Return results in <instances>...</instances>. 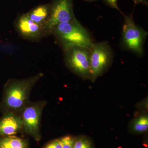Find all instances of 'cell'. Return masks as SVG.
Wrapping results in <instances>:
<instances>
[{"mask_svg":"<svg viewBox=\"0 0 148 148\" xmlns=\"http://www.w3.org/2000/svg\"><path fill=\"white\" fill-rule=\"evenodd\" d=\"M44 76L39 73L26 78L11 79L5 85L2 101L0 104V110L20 114L30 102L29 97L32 88Z\"/></svg>","mask_w":148,"mask_h":148,"instance_id":"1","label":"cell"},{"mask_svg":"<svg viewBox=\"0 0 148 148\" xmlns=\"http://www.w3.org/2000/svg\"><path fill=\"white\" fill-rule=\"evenodd\" d=\"M73 148H94L93 143L87 137L80 136L75 138Z\"/></svg>","mask_w":148,"mask_h":148,"instance_id":"13","label":"cell"},{"mask_svg":"<svg viewBox=\"0 0 148 148\" xmlns=\"http://www.w3.org/2000/svg\"><path fill=\"white\" fill-rule=\"evenodd\" d=\"M14 26L18 34L24 40L38 42L45 37L43 26L33 21L26 13L16 18Z\"/></svg>","mask_w":148,"mask_h":148,"instance_id":"8","label":"cell"},{"mask_svg":"<svg viewBox=\"0 0 148 148\" xmlns=\"http://www.w3.org/2000/svg\"><path fill=\"white\" fill-rule=\"evenodd\" d=\"M132 1H134L135 4H141L148 6L147 0H132Z\"/></svg>","mask_w":148,"mask_h":148,"instance_id":"17","label":"cell"},{"mask_svg":"<svg viewBox=\"0 0 148 148\" xmlns=\"http://www.w3.org/2000/svg\"><path fill=\"white\" fill-rule=\"evenodd\" d=\"M103 1L106 5H108L110 7L117 10L120 12L122 14H123L121 11L120 10L118 6V0H103Z\"/></svg>","mask_w":148,"mask_h":148,"instance_id":"16","label":"cell"},{"mask_svg":"<svg viewBox=\"0 0 148 148\" xmlns=\"http://www.w3.org/2000/svg\"><path fill=\"white\" fill-rule=\"evenodd\" d=\"M84 1H86L88 2H92L94 1H97V0H84Z\"/></svg>","mask_w":148,"mask_h":148,"instance_id":"18","label":"cell"},{"mask_svg":"<svg viewBox=\"0 0 148 148\" xmlns=\"http://www.w3.org/2000/svg\"><path fill=\"white\" fill-rule=\"evenodd\" d=\"M114 53L107 41L94 43L90 48V79L94 82L110 66Z\"/></svg>","mask_w":148,"mask_h":148,"instance_id":"4","label":"cell"},{"mask_svg":"<svg viewBox=\"0 0 148 148\" xmlns=\"http://www.w3.org/2000/svg\"><path fill=\"white\" fill-rule=\"evenodd\" d=\"M73 0H52L50 3L49 18L44 26L45 37L52 35L58 24L69 22L75 18Z\"/></svg>","mask_w":148,"mask_h":148,"instance_id":"7","label":"cell"},{"mask_svg":"<svg viewBox=\"0 0 148 148\" xmlns=\"http://www.w3.org/2000/svg\"><path fill=\"white\" fill-rule=\"evenodd\" d=\"M23 130L20 114L8 112L0 119V137L13 136Z\"/></svg>","mask_w":148,"mask_h":148,"instance_id":"9","label":"cell"},{"mask_svg":"<svg viewBox=\"0 0 148 148\" xmlns=\"http://www.w3.org/2000/svg\"><path fill=\"white\" fill-rule=\"evenodd\" d=\"M66 66L84 79H90V49L75 46L64 51Z\"/></svg>","mask_w":148,"mask_h":148,"instance_id":"5","label":"cell"},{"mask_svg":"<svg viewBox=\"0 0 148 148\" xmlns=\"http://www.w3.org/2000/svg\"><path fill=\"white\" fill-rule=\"evenodd\" d=\"M122 30L121 46L139 56L144 54V45L148 32L135 24L132 15H125Z\"/></svg>","mask_w":148,"mask_h":148,"instance_id":"3","label":"cell"},{"mask_svg":"<svg viewBox=\"0 0 148 148\" xmlns=\"http://www.w3.org/2000/svg\"><path fill=\"white\" fill-rule=\"evenodd\" d=\"M26 14L33 21L44 27L50 16V3L37 6Z\"/></svg>","mask_w":148,"mask_h":148,"instance_id":"10","label":"cell"},{"mask_svg":"<svg viewBox=\"0 0 148 148\" xmlns=\"http://www.w3.org/2000/svg\"><path fill=\"white\" fill-rule=\"evenodd\" d=\"M0 148H28V142L14 135L1 137Z\"/></svg>","mask_w":148,"mask_h":148,"instance_id":"11","label":"cell"},{"mask_svg":"<svg viewBox=\"0 0 148 148\" xmlns=\"http://www.w3.org/2000/svg\"><path fill=\"white\" fill-rule=\"evenodd\" d=\"M130 129L131 132L137 134L147 132L148 129L147 115H141L135 119L131 123Z\"/></svg>","mask_w":148,"mask_h":148,"instance_id":"12","label":"cell"},{"mask_svg":"<svg viewBox=\"0 0 148 148\" xmlns=\"http://www.w3.org/2000/svg\"><path fill=\"white\" fill-rule=\"evenodd\" d=\"M46 101L29 102L20 113L23 123V130L39 142L41 139L40 126L42 114Z\"/></svg>","mask_w":148,"mask_h":148,"instance_id":"6","label":"cell"},{"mask_svg":"<svg viewBox=\"0 0 148 148\" xmlns=\"http://www.w3.org/2000/svg\"><path fill=\"white\" fill-rule=\"evenodd\" d=\"M75 138L70 135H65L59 138V140L62 148H73L75 143Z\"/></svg>","mask_w":148,"mask_h":148,"instance_id":"14","label":"cell"},{"mask_svg":"<svg viewBox=\"0 0 148 148\" xmlns=\"http://www.w3.org/2000/svg\"><path fill=\"white\" fill-rule=\"evenodd\" d=\"M52 35L63 51L75 46L90 49L94 43L90 34L76 18L58 24Z\"/></svg>","mask_w":148,"mask_h":148,"instance_id":"2","label":"cell"},{"mask_svg":"<svg viewBox=\"0 0 148 148\" xmlns=\"http://www.w3.org/2000/svg\"><path fill=\"white\" fill-rule=\"evenodd\" d=\"M43 148H62L59 139H56L49 142L44 146Z\"/></svg>","mask_w":148,"mask_h":148,"instance_id":"15","label":"cell"}]
</instances>
